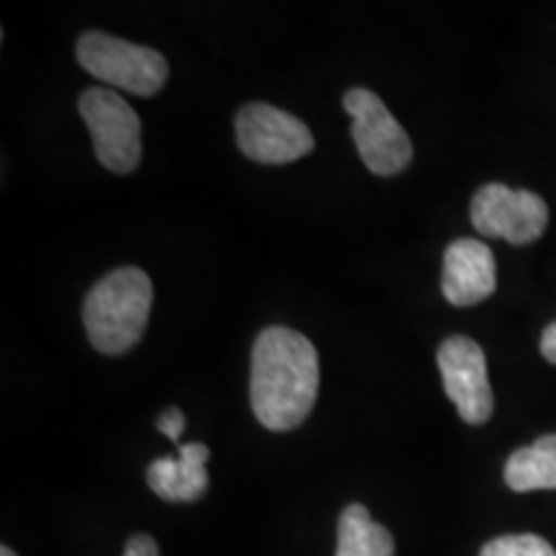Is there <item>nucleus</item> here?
I'll use <instances>...</instances> for the list:
<instances>
[{"instance_id": "1", "label": "nucleus", "mask_w": 556, "mask_h": 556, "mask_svg": "<svg viewBox=\"0 0 556 556\" xmlns=\"http://www.w3.org/2000/svg\"><path fill=\"white\" fill-rule=\"evenodd\" d=\"M319 392V356L302 332L266 328L250 361V405L263 428L294 430L307 420Z\"/></svg>"}, {"instance_id": "17", "label": "nucleus", "mask_w": 556, "mask_h": 556, "mask_svg": "<svg viewBox=\"0 0 556 556\" xmlns=\"http://www.w3.org/2000/svg\"><path fill=\"white\" fill-rule=\"evenodd\" d=\"M0 556H16V554H13L9 546H3V548H0Z\"/></svg>"}, {"instance_id": "3", "label": "nucleus", "mask_w": 556, "mask_h": 556, "mask_svg": "<svg viewBox=\"0 0 556 556\" xmlns=\"http://www.w3.org/2000/svg\"><path fill=\"white\" fill-rule=\"evenodd\" d=\"M75 54L93 78L144 99L160 93L168 80V60L163 54L103 31L83 34Z\"/></svg>"}, {"instance_id": "6", "label": "nucleus", "mask_w": 556, "mask_h": 556, "mask_svg": "<svg viewBox=\"0 0 556 556\" xmlns=\"http://www.w3.org/2000/svg\"><path fill=\"white\" fill-rule=\"evenodd\" d=\"M242 155L263 165H287L315 150V135L289 111L268 103H248L235 116Z\"/></svg>"}, {"instance_id": "8", "label": "nucleus", "mask_w": 556, "mask_h": 556, "mask_svg": "<svg viewBox=\"0 0 556 556\" xmlns=\"http://www.w3.org/2000/svg\"><path fill=\"white\" fill-rule=\"evenodd\" d=\"M443 389L454 402L458 415L469 426H482L492 417V387L486 379V358L479 343L467 336L443 340L438 348Z\"/></svg>"}, {"instance_id": "13", "label": "nucleus", "mask_w": 556, "mask_h": 556, "mask_svg": "<svg viewBox=\"0 0 556 556\" xmlns=\"http://www.w3.org/2000/svg\"><path fill=\"white\" fill-rule=\"evenodd\" d=\"M479 556H556V552L536 533H513V536L492 539L482 546Z\"/></svg>"}, {"instance_id": "7", "label": "nucleus", "mask_w": 556, "mask_h": 556, "mask_svg": "<svg viewBox=\"0 0 556 556\" xmlns=\"http://www.w3.org/2000/svg\"><path fill=\"white\" fill-rule=\"evenodd\" d=\"M471 225L484 238L505 240L510 245H531L546 232L548 206L533 191L486 184L471 199Z\"/></svg>"}, {"instance_id": "4", "label": "nucleus", "mask_w": 556, "mask_h": 556, "mask_svg": "<svg viewBox=\"0 0 556 556\" xmlns=\"http://www.w3.org/2000/svg\"><path fill=\"white\" fill-rule=\"evenodd\" d=\"M78 109L103 168L119 176L135 170L142 160V124L135 109L109 88L83 90Z\"/></svg>"}, {"instance_id": "2", "label": "nucleus", "mask_w": 556, "mask_h": 556, "mask_svg": "<svg viewBox=\"0 0 556 556\" xmlns=\"http://www.w3.org/2000/svg\"><path fill=\"white\" fill-rule=\"evenodd\" d=\"M152 309V281L142 268L127 266L111 270L83 304V325L96 351L119 356L144 336Z\"/></svg>"}, {"instance_id": "12", "label": "nucleus", "mask_w": 556, "mask_h": 556, "mask_svg": "<svg viewBox=\"0 0 556 556\" xmlns=\"http://www.w3.org/2000/svg\"><path fill=\"white\" fill-rule=\"evenodd\" d=\"M336 556H394V539L384 526L371 520L364 505L353 503L338 520Z\"/></svg>"}, {"instance_id": "9", "label": "nucleus", "mask_w": 556, "mask_h": 556, "mask_svg": "<svg viewBox=\"0 0 556 556\" xmlns=\"http://www.w3.org/2000/svg\"><path fill=\"white\" fill-rule=\"evenodd\" d=\"M443 296L454 307H475L497 289V266L482 240L458 238L443 253Z\"/></svg>"}, {"instance_id": "11", "label": "nucleus", "mask_w": 556, "mask_h": 556, "mask_svg": "<svg viewBox=\"0 0 556 556\" xmlns=\"http://www.w3.org/2000/svg\"><path fill=\"white\" fill-rule=\"evenodd\" d=\"M505 482L513 492L556 490V433L539 438L507 458Z\"/></svg>"}, {"instance_id": "16", "label": "nucleus", "mask_w": 556, "mask_h": 556, "mask_svg": "<svg viewBox=\"0 0 556 556\" xmlns=\"http://www.w3.org/2000/svg\"><path fill=\"white\" fill-rule=\"evenodd\" d=\"M541 356L556 366V323L548 325L544 336H541Z\"/></svg>"}, {"instance_id": "5", "label": "nucleus", "mask_w": 556, "mask_h": 556, "mask_svg": "<svg viewBox=\"0 0 556 556\" xmlns=\"http://www.w3.org/2000/svg\"><path fill=\"white\" fill-rule=\"evenodd\" d=\"M343 106L351 114V137L361 160L374 176H397L413 160V142L402 124L389 114L384 101L368 88H351Z\"/></svg>"}, {"instance_id": "15", "label": "nucleus", "mask_w": 556, "mask_h": 556, "mask_svg": "<svg viewBox=\"0 0 556 556\" xmlns=\"http://www.w3.org/2000/svg\"><path fill=\"white\" fill-rule=\"evenodd\" d=\"M124 556H160L157 541L148 536V533H137L127 541V548H124Z\"/></svg>"}, {"instance_id": "14", "label": "nucleus", "mask_w": 556, "mask_h": 556, "mask_svg": "<svg viewBox=\"0 0 556 556\" xmlns=\"http://www.w3.org/2000/svg\"><path fill=\"white\" fill-rule=\"evenodd\" d=\"M155 426H157L160 433L168 435L170 441H178L180 433H184V428H186V415L180 413L178 407H168L163 415L157 417Z\"/></svg>"}, {"instance_id": "10", "label": "nucleus", "mask_w": 556, "mask_h": 556, "mask_svg": "<svg viewBox=\"0 0 556 556\" xmlns=\"http://www.w3.org/2000/svg\"><path fill=\"white\" fill-rule=\"evenodd\" d=\"M208 448L193 441L178 448V458L163 456L148 467V484L165 503H193L208 486Z\"/></svg>"}]
</instances>
